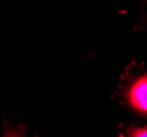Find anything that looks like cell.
<instances>
[{"label":"cell","mask_w":147,"mask_h":137,"mask_svg":"<svg viewBox=\"0 0 147 137\" xmlns=\"http://www.w3.org/2000/svg\"><path fill=\"white\" fill-rule=\"evenodd\" d=\"M123 97L133 112L147 118V74L133 78L124 89Z\"/></svg>","instance_id":"cell-1"},{"label":"cell","mask_w":147,"mask_h":137,"mask_svg":"<svg viewBox=\"0 0 147 137\" xmlns=\"http://www.w3.org/2000/svg\"><path fill=\"white\" fill-rule=\"evenodd\" d=\"M122 137H147V128L142 126L129 125L123 131Z\"/></svg>","instance_id":"cell-2"},{"label":"cell","mask_w":147,"mask_h":137,"mask_svg":"<svg viewBox=\"0 0 147 137\" xmlns=\"http://www.w3.org/2000/svg\"><path fill=\"white\" fill-rule=\"evenodd\" d=\"M2 137H29L26 135L25 128L21 126L17 127H9L8 125H5V132Z\"/></svg>","instance_id":"cell-3"}]
</instances>
